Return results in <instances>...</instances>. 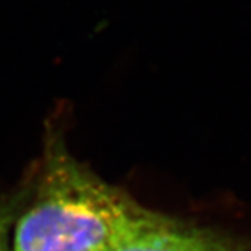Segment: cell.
<instances>
[{
    "mask_svg": "<svg viewBox=\"0 0 251 251\" xmlns=\"http://www.w3.org/2000/svg\"><path fill=\"white\" fill-rule=\"evenodd\" d=\"M4 232H6V216L0 214V251L3 250V243H4Z\"/></svg>",
    "mask_w": 251,
    "mask_h": 251,
    "instance_id": "obj_3",
    "label": "cell"
},
{
    "mask_svg": "<svg viewBox=\"0 0 251 251\" xmlns=\"http://www.w3.org/2000/svg\"><path fill=\"white\" fill-rule=\"evenodd\" d=\"M49 162L16 226L14 251H108L144 212L66 153Z\"/></svg>",
    "mask_w": 251,
    "mask_h": 251,
    "instance_id": "obj_1",
    "label": "cell"
},
{
    "mask_svg": "<svg viewBox=\"0 0 251 251\" xmlns=\"http://www.w3.org/2000/svg\"><path fill=\"white\" fill-rule=\"evenodd\" d=\"M108 251H249L233 242L143 212Z\"/></svg>",
    "mask_w": 251,
    "mask_h": 251,
    "instance_id": "obj_2",
    "label": "cell"
}]
</instances>
